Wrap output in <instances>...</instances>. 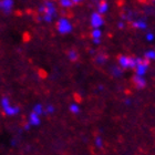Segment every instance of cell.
Wrapping results in <instances>:
<instances>
[{"instance_id": "cb8c5ba5", "label": "cell", "mask_w": 155, "mask_h": 155, "mask_svg": "<svg viewBox=\"0 0 155 155\" xmlns=\"http://www.w3.org/2000/svg\"><path fill=\"white\" fill-rule=\"evenodd\" d=\"M99 1H107V0H99Z\"/></svg>"}, {"instance_id": "5b68a950", "label": "cell", "mask_w": 155, "mask_h": 155, "mask_svg": "<svg viewBox=\"0 0 155 155\" xmlns=\"http://www.w3.org/2000/svg\"><path fill=\"white\" fill-rule=\"evenodd\" d=\"M149 68H150V62L147 60H145L144 58H137V63H136V67L134 69L135 75L145 77Z\"/></svg>"}, {"instance_id": "3957f363", "label": "cell", "mask_w": 155, "mask_h": 155, "mask_svg": "<svg viewBox=\"0 0 155 155\" xmlns=\"http://www.w3.org/2000/svg\"><path fill=\"white\" fill-rule=\"evenodd\" d=\"M137 63V58L131 55L122 54L117 58V65L122 70H134Z\"/></svg>"}, {"instance_id": "30bf717a", "label": "cell", "mask_w": 155, "mask_h": 155, "mask_svg": "<svg viewBox=\"0 0 155 155\" xmlns=\"http://www.w3.org/2000/svg\"><path fill=\"white\" fill-rule=\"evenodd\" d=\"M102 30L101 29H92L91 31V38H92V41H93L94 45H100L101 40H102Z\"/></svg>"}, {"instance_id": "e0dca14e", "label": "cell", "mask_w": 155, "mask_h": 155, "mask_svg": "<svg viewBox=\"0 0 155 155\" xmlns=\"http://www.w3.org/2000/svg\"><path fill=\"white\" fill-rule=\"evenodd\" d=\"M143 58L147 60V61H154L155 60V51L154 50H147V51L144 53V57Z\"/></svg>"}, {"instance_id": "2e32d148", "label": "cell", "mask_w": 155, "mask_h": 155, "mask_svg": "<svg viewBox=\"0 0 155 155\" xmlns=\"http://www.w3.org/2000/svg\"><path fill=\"white\" fill-rule=\"evenodd\" d=\"M59 5L63 9H70L72 6H74L72 0H59Z\"/></svg>"}, {"instance_id": "44dd1931", "label": "cell", "mask_w": 155, "mask_h": 155, "mask_svg": "<svg viewBox=\"0 0 155 155\" xmlns=\"http://www.w3.org/2000/svg\"><path fill=\"white\" fill-rule=\"evenodd\" d=\"M145 39L147 40L149 42H152L153 40H154V35H153L152 32H147L145 35Z\"/></svg>"}, {"instance_id": "8fae6325", "label": "cell", "mask_w": 155, "mask_h": 155, "mask_svg": "<svg viewBox=\"0 0 155 155\" xmlns=\"http://www.w3.org/2000/svg\"><path fill=\"white\" fill-rule=\"evenodd\" d=\"M109 8H110V6H109L107 1H99L97 5V12L104 16L109 11Z\"/></svg>"}, {"instance_id": "d6986e66", "label": "cell", "mask_w": 155, "mask_h": 155, "mask_svg": "<svg viewBox=\"0 0 155 155\" xmlns=\"http://www.w3.org/2000/svg\"><path fill=\"white\" fill-rule=\"evenodd\" d=\"M69 110L73 114H78L80 112V105L78 103H72L71 105H70V107H69Z\"/></svg>"}, {"instance_id": "7402d4cb", "label": "cell", "mask_w": 155, "mask_h": 155, "mask_svg": "<svg viewBox=\"0 0 155 155\" xmlns=\"http://www.w3.org/2000/svg\"><path fill=\"white\" fill-rule=\"evenodd\" d=\"M124 27H125V23L123 22V21H120V22L117 23V28H119V29H123Z\"/></svg>"}, {"instance_id": "ba28073f", "label": "cell", "mask_w": 155, "mask_h": 155, "mask_svg": "<svg viewBox=\"0 0 155 155\" xmlns=\"http://www.w3.org/2000/svg\"><path fill=\"white\" fill-rule=\"evenodd\" d=\"M133 84L135 85L136 89H139V90H142L144 87H146V84H147V81H146L145 77H140V75H134L133 77Z\"/></svg>"}, {"instance_id": "9a60e30c", "label": "cell", "mask_w": 155, "mask_h": 155, "mask_svg": "<svg viewBox=\"0 0 155 155\" xmlns=\"http://www.w3.org/2000/svg\"><path fill=\"white\" fill-rule=\"evenodd\" d=\"M111 70H112V71H111V73H112V75H113L114 78H121L123 75V71H124V70H122V69L120 68L119 65L113 67Z\"/></svg>"}, {"instance_id": "4fadbf2b", "label": "cell", "mask_w": 155, "mask_h": 155, "mask_svg": "<svg viewBox=\"0 0 155 155\" xmlns=\"http://www.w3.org/2000/svg\"><path fill=\"white\" fill-rule=\"evenodd\" d=\"M95 63L97 64H104L105 62H107V57L104 53H97V55H95Z\"/></svg>"}, {"instance_id": "9c48e42d", "label": "cell", "mask_w": 155, "mask_h": 155, "mask_svg": "<svg viewBox=\"0 0 155 155\" xmlns=\"http://www.w3.org/2000/svg\"><path fill=\"white\" fill-rule=\"evenodd\" d=\"M131 26L136 30H146L147 29V22L143 18H137V19L133 20Z\"/></svg>"}, {"instance_id": "6da1fadb", "label": "cell", "mask_w": 155, "mask_h": 155, "mask_svg": "<svg viewBox=\"0 0 155 155\" xmlns=\"http://www.w3.org/2000/svg\"><path fill=\"white\" fill-rule=\"evenodd\" d=\"M40 20L45 23H51L58 15V9L52 0H45L38 9Z\"/></svg>"}, {"instance_id": "ffe728a7", "label": "cell", "mask_w": 155, "mask_h": 155, "mask_svg": "<svg viewBox=\"0 0 155 155\" xmlns=\"http://www.w3.org/2000/svg\"><path fill=\"white\" fill-rule=\"evenodd\" d=\"M53 111H54V107H53V105H51V104L47 105V107L45 109V113H53Z\"/></svg>"}, {"instance_id": "7a4b0ae2", "label": "cell", "mask_w": 155, "mask_h": 155, "mask_svg": "<svg viewBox=\"0 0 155 155\" xmlns=\"http://www.w3.org/2000/svg\"><path fill=\"white\" fill-rule=\"evenodd\" d=\"M57 31L62 36H67L73 31V25L67 17H60L57 20Z\"/></svg>"}, {"instance_id": "8992f818", "label": "cell", "mask_w": 155, "mask_h": 155, "mask_svg": "<svg viewBox=\"0 0 155 155\" xmlns=\"http://www.w3.org/2000/svg\"><path fill=\"white\" fill-rule=\"evenodd\" d=\"M104 17L100 15L99 12L94 11L90 17V26L92 27V29H101L104 26Z\"/></svg>"}, {"instance_id": "52a82bcc", "label": "cell", "mask_w": 155, "mask_h": 155, "mask_svg": "<svg viewBox=\"0 0 155 155\" xmlns=\"http://www.w3.org/2000/svg\"><path fill=\"white\" fill-rule=\"evenodd\" d=\"M15 1L13 0H0V11L5 15H10L12 12Z\"/></svg>"}, {"instance_id": "5bb4252c", "label": "cell", "mask_w": 155, "mask_h": 155, "mask_svg": "<svg viewBox=\"0 0 155 155\" xmlns=\"http://www.w3.org/2000/svg\"><path fill=\"white\" fill-rule=\"evenodd\" d=\"M29 123L32 124V125H38V124H40V115H38V114H36L35 112H32L29 116Z\"/></svg>"}, {"instance_id": "ac0fdd59", "label": "cell", "mask_w": 155, "mask_h": 155, "mask_svg": "<svg viewBox=\"0 0 155 155\" xmlns=\"http://www.w3.org/2000/svg\"><path fill=\"white\" fill-rule=\"evenodd\" d=\"M32 112H35V113L38 114V115H41L42 112H45V107H42V104H36V105L33 107Z\"/></svg>"}, {"instance_id": "277c9868", "label": "cell", "mask_w": 155, "mask_h": 155, "mask_svg": "<svg viewBox=\"0 0 155 155\" xmlns=\"http://www.w3.org/2000/svg\"><path fill=\"white\" fill-rule=\"evenodd\" d=\"M0 107H1L2 111L5 112V114H7V115H9V116L17 115L20 111L19 107L11 104L10 100L7 97H3L2 99L0 100Z\"/></svg>"}, {"instance_id": "7c38bea8", "label": "cell", "mask_w": 155, "mask_h": 155, "mask_svg": "<svg viewBox=\"0 0 155 155\" xmlns=\"http://www.w3.org/2000/svg\"><path fill=\"white\" fill-rule=\"evenodd\" d=\"M67 55H68L69 60H70V61H72V62L78 61V59H79V53H78V51H77V50H74V49L69 50L68 53H67Z\"/></svg>"}, {"instance_id": "603a6c76", "label": "cell", "mask_w": 155, "mask_h": 155, "mask_svg": "<svg viewBox=\"0 0 155 155\" xmlns=\"http://www.w3.org/2000/svg\"><path fill=\"white\" fill-rule=\"evenodd\" d=\"M82 1H84V0H72L73 5H79V3H81Z\"/></svg>"}]
</instances>
